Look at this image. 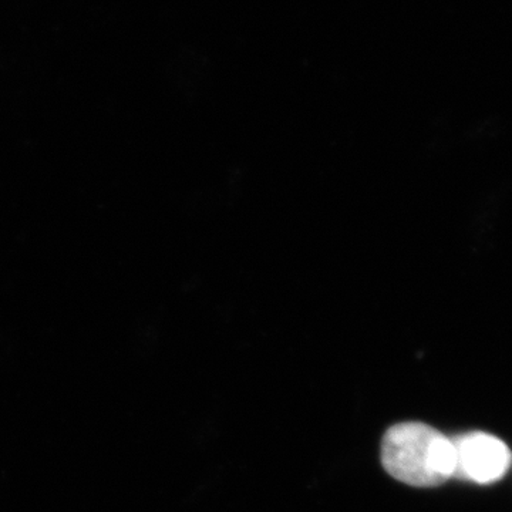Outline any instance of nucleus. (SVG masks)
Listing matches in <instances>:
<instances>
[{
    "label": "nucleus",
    "instance_id": "nucleus-1",
    "mask_svg": "<svg viewBox=\"0 0 512 512\" xmlns=\"http://www.w3.org/2000/svg\"><path fill=\"white\" fill-rule=\"evenodd\" d=\"M384 470L413 487H437L454 477L453 441L424 423L390 427L382 441Z\"/></svg>",
    "mask_w": 512,
    "mask_h": 512
},
{
    "label": "nucleus",
    "instance_id": "nucleus-2",
    "mask_svg": "<svg viewBox=\"0 0 512 512\" xmlns=\"http://www.w3.org/2000/svg\"><path fill=\"white\" fill-rule=\"evenodd\" d=\"M451 441L454 446V477L477 484H493L510 470V448L498 437L474 431Z\"/></svg>",
    "mask_w": 512,
    "mask_h": 512
}]
</instances>
